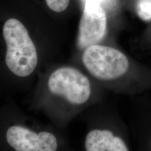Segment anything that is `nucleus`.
<instances>
[{
    "label": "nucleus",
    "instance_id": "1",
    "mask_svg": "<svg viewBox=\"0 0 151 151\" xmlns=\"http://www.w3.org/2000/svg\"><path fill=\"white\" fill-rule=\"evenodd\" d=\"M43 102L76 112L91 100L93 86L90 77L78 68L62 66L48 73L43 81Z\"/></svg>",
    "mask_w": 151,
    "mask_h": 151
},
{
    "label": "nucleus",
    "instance_id": "2",
    "mask_svg": "<svg viewBox=\"0 0 151 151\" xmlns=\"http://www.w3.org/2000/svg\"><path fill=\"white\" fill-rule=\"evenodd\" d=\"M6 45L4 64L8 74L26 79L35 73L39 63L37 47L25 26L16 18L7 20L2 28Z\"/></svg>",
    "mask_w": 151,
    "mask_h": 151
},
{
    "label": "nucleus",
    "instance_id": "3",
    "mask_svg": "<svg viewBox=\"0 0 151 151\" xmlns=\"http://www.w3.org/2000/svg\"><path fill=\"white\" fill-rule=\"evenodd\" d=\"M82 62L92 78L106 83L124 78L130 67L129 60L123 52L99 43L85 49Z\"/></svg>",
    "mask_w": 151,
    "mask_h": 151
},
{
    "label": "nucleus",
    "instance_id": "4",
    "mask_svg": "<svg viewBox=\"0 0 151 151\" xmlns=\"http://www.w3.org/2000/svg\"><path fill=\"white\" fill-rule=\"evenodd\" d=\"M2 151H62L59 137L49 130H37L20 123H11L0 132Z\"/></svg>",
    "mask_w": 151,
    "mask_h": 151
},
{
    "label": "nucleus",
    "instance_id": "5",
    "mask_svg": "<svg viewBox=\"0 0 151 151\" xmlns=\"http://www.w3.org/2000/svg\"><path fill=\"white\" fill-rule=\"evenodd\" d=\"M107 29V17L101 3L85 0L81 18L77 44L84 50L92 45L99 44L104 38Z\"/></svg>",
    "mask_w": 151,
    "mask_h": 151
},
{
    "label": "nucleus",
    "instance_id": "6",
    "mask_svg": "<svg viewBox=\"0 0 151 151\" xmlns=\"http://www.w3.org/2000/svg\"><path fill=\"white\" fill-rule=\"evenodd\" d=\"M85 151H129L124 139L109 128L95 127L87 133Z\"/></svg>",
    "mask_w": 151,
    "mask_h": 151
},
{
    "label": "nucleus",
    "instance_id": "7",
    "mask_svg": "<svg viewBox=\"0 0 151 151\" xmlns=\"http://www.w3.org/2000/svg\"><path fill=\"white\" fill-rule=\"evenodd\" d=\"M137 13L141 20L148 21L151 20V0H138Z\"/></svg>",
    "mask_w": 151,
    "mask_h": 151
},
{
    "label": "nucleus",
    "instance_id": "8",
    "mask_svg": "<svg viewBox=\"0 0 151 151\" xmlns=\"http://www.w3.org/2000/svg\"><path fill=\"white\" fill-rule=\"evenodd\" d=\"M48 6L55 12L65 11L69 4L70 0H46Z\"/></svg>",
    "mask_w": 151,
    "mask_h": 151
}]
</instances>
